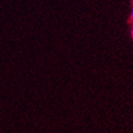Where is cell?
I'll return each mask as SVG.
<instances>
[{
  "instance_id": "cell-1",
  "label": "cell",
  "mask_w": 133,
  "mask_h": 133,
  "mask_svg": "<svg viewBox=\"0 0 133 133\" xmlns=\"http://www.w3.org/2000/svg\"><path fill=\"white\" fill-rule=\"evenodd\" d=\"M131 18H132V20H133V10H132V12H131Z\"/></svg>"
},
{
  "instance_id": "cell-2",
  "label": "cell",
  "mask_w": 133,
  "mask_h": 133,
  "mask_svg": "<svg viewBox=\"0 0 133 133\" xmlns=\"http://www.w3.org/2000/svg\"><path fill=\"white\" fill-rule=\"evenodd\" d=\"M132 38H133V30H132Z\"/></svg>"
}]
</instances>
